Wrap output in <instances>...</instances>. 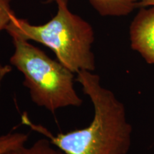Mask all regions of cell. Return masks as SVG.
<instances>
[{"instance_id":"cell-1","label":"cell","mask_w":154,"mask_h":154,"mask_svg":"<svg viewBox=\"0 0 154 154\" xmlns=\"http://www.w3.org/2000/svg\"><path fill=\"white\" fill-rule=\"evenodd\" d=\"M76 74V80L94 106L93 120L87 127L54 135L42 125L34 124L26 113L22 115V124L43 135L64 154H127L133 128L124 104L101 85L98 74L88 71Z\"/></svg>"},{"instance_id":"cell-2","label":"cell","mask_w":154,"mask_h":154,"mask_svg":"<svg viewBox=\"0 0 154 154\" xmlns=\"http://www.w3.org/2000/svg\"><path fill=\"white\" fill-rule=\"evenodd\" d=\"M57 4V14L42 25L30 24L16 15L11 18L5 30L11 38L38 42L49 48L57 60L71 72H94L95 57L92 51L94 32L91 25L71 12L68 0H48Z\"/></svg>"},{"instance_id":"cell-3","label":"cell","mask_w":154,"mask_h":154,"mask_svg":"<svg viewBox=\"0 0 154 154\" xmlns=\"http://www.w3.org/2000/svg\"><path fill=\"white\" fill-rule=\"evenodd\" d=\"M14 51L9 61L24 75L23 84L38 106L54 113L83 101L74 88V73L28 41L12 38Z\"/></svg>"},{"instance_id":"cell-4","label":"cell","mask_w":154,"mask_h":154,"mask_svg":"<svg viewBox=\"0 0 154 154\" xmlns=\"http://www.w3.org/2000/svg\"><path fill=\"white\" fill-rule=\"evenodd\" d=\"M131 47L154 65V6L141 7L131 23Z\"/></svg>"},{"instance_id":"cell-5","label":"cell","mask_w":154,"mask_h":154,"mask_svg":"<svg viewBox=\"0 0 154 154\" xmlns=\"http://www.w3.org/2000/svg\"><path fill=\"white\" fill-rule=\"evenodd\" d=\"M92 7L103 17L127 16L137 8L133 0H88Z\"/></svg>"},{"instance_id":"cell-6","label":"cell","mask_w":154,"mask_h":154,"mask_svg":"<svg viewBox=\"0 0 154 154\" xmlns=\"http://www.w3.org/2000/svg\"><path fill=\"white\" fill-rule=\"evenodd\" d=\"M3 154H64L55 147L49 139L43 138L38 139L29 146L23 145Z\"/></svg>"},{"instance_id":"cell-7","label":"cell","mask_w":154,"mask_h":154,"mask_svg":"<svg viewBox=\"0 0 154 154\" xmlns=\"http://www.w3.org/2000/svg\"><path fill=\"white\" fill-rule=\"evenodd\" d=\"M29 134L22 132H10L0 136V154L25 145Z\"/></svg>"},{"instance_id":"cell-8","label":"cell","mask_w":154,"mask_h":154,"mask_svg":"<svg viewBox=\"0 0 154 154\" xmlns=\"http://www.w3.org/2000/svg\"><path fill=\"white\" fill-rule=\"evenodd\" d=\"M15 13L11 8V0H0V32L5 29ZM10 66H3L0 62V80L11 72Z\"/></svg>"},{"instance_id":"cell-9","label":"cell","mask_w":154,"mask_h":154,"mask_svg":"<svg viewBox=\"0 0 154 154\" xmlns=\"http://www.w3.org/2000/svg\"><path fill=\"white\" fill-rule=\"evenodd\" d=\"M136 3L137 7H147L154 6V0H133Z\"/></svg>"}]
</instances>
